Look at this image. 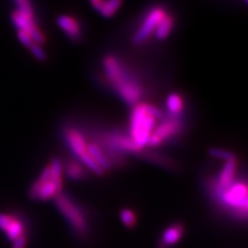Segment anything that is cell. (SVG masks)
<instances>
[{"mask_svg": "<svg viewBox=\"0 0 248 248\" xmlns=\"http://www.w3.org/2000/svg\"><path fill=\"white\" fill-rule=\"evenodd\" d=\"M51 178L50 179L55 183L57 186H59L60 188H62V165L59 159L57 158H54L51 161Z\"/></svg>", "mask_w": 248, "mask_h": 248, "instance_id": "obj_18", "label": "cell"}, {"mask_svg": "<svg viewBox=\"0 0 248 248\" xmlns=\"http://www.w3.org/2000/svg\"><path fill=\"white\" fill-rule=\"evenodd\" d=\"M178 117H179V116L170 115L167 120L162 121L151 134L148 144L147 145L152 147L157 146L164 142L165 140L175 136L178 133H180V130L182 128V123L178 119Z\"/></svg>", "mask_w": 248, "mask_h": 248, "instance_id": "obj_5", "label": "cell"}, {"mask_svg": "<svg viewBox=\"0 0 248 248\" xmlns=\"http://www.w3.org/2000/svg\"><path fill=\"white\" fill-rule=\"evenodd\" d=\"M55 202L59 211L63 214L74 230L84 234L87 231V223L80 209L73 203L71 199L62 195V193H59L55 197Z\"/></svg>", "mask_w": 248, "mask_h": 248, "instance_id": "obj_3", "label": "cell"}, {"mask_svg": "<svg viewBox=\"0 0 248 248\" xmlns=\"http://www.w3.org/2000/svg\"><path fill=\"white\" fill-rule=\"evenodd\" d=\"M12 21L18 30L25 31V32L30 34L34 44L42 46L46 42L43 32L35 24L33 15L16 10L12 14Z\"/></svg>", "mask_w": 248, "mask_h": 248, "instance_id": "obj_4", "label": "cell"}, {"mask_svg": "<svg viewBox=\"0 0 248 248\" xmlns=\"http://www.w3.org/2000/svg\"><path fill=\"white\" fill-rule=\"evenodd\" d=\"M5 234L7 238L12 240V241H14V240H16L21 235L24 234V226H23V223L20 220L14 218L12 224L10 226L9 230L6 231Z\"/></svg>", "mask_w": 248, "mask_h": 248, "instance_id": "obj_19", "label": "cell"}, {"mask_svg": "<svg viewBox=\"0 0 248 248\" xmlns=\"http://www.w3.org/2000/svg\"><path fill=\"white\" fill-rule=\"evenodd\" d=\"M17 36H18V40L20 41V43H21L23 46H27V48H30V46L34 44L33 41H32V38H31V36H30V34H28L27 32H25V31L18 30Z\"/></svg>", "mask_w": 248, "mask_h": 248, "instance_id": "obj_25", "label": "cell"}, {"mask_svg": "<svg viewBox=\"0 0 248 248\" xmlns=\"http://www.w3.org/2000/svg\"><path fill=\"white\" fill-rule=\"evenodd\" d=\"M120 218L124 226L127 228H133L136 223V215L129 209H123L120 213Z\"/></svg>", "mask_w": 248, "mask_h": 248, "instance_id": "obj_21", "label": "cell"}, {"mask_svg": "<svg viewBox=\"0 0 248 248\" xmlns=\"http://www.w3.org/2000/svg\"><path fill=\"white\" fill-rule=\"evenodd\" d=\"M30 52L32 55L38 60V61H45L46 59V54L45 50L42 48L41 45L38 44H33L30 46Z\"/></svg>", "mask_w": 248, "mask_h": 248, "instance_id": "obj_23", "label": "cell"}, {"mask_svg": "<svg viewBox=\"0 0 248 248\" xmlns=\"http://www.w3.org/2000/svg\"><path fill=\"white\" fill-rule=\"evenodd\" d=\"M87 151L90 156L93 158L98 167L102 169L104 172L106 170H108L111 168V162L108 159V157L105 155V153L99 148V146L95 143H91L87 145Z\"/></svg>", "mask_w": 248, "mask_h": 248, "instance_id": "obj_13", "label": "cell"}, {"mask_svg": "<svg viewBox=\"0 0 248 248\" xmlns=\"http://www.w3.org/2000/svg\"><path fill=\"white\" fill-rule=\"evenodd\" d=\"M66 174L73 180H81L85 175V172L79 164L73 161L66 166Z\"/></svg>", "mask_w": 248, "mask_h": 248, "instance_id": "obj_20", "label": "cell"}, {"mask_svg": "<svg viewBox=\"0 0 248 248\" xmlns=\"http://www.w3.org/2000/svg\"><path fill=\"white\" fill-rule=\"evenodd\" d=\"M108 142L112 148H116L121 151H129V152H137L142 149H140L137 144L131 140L130 137L124 136L121 134H115L110 139ZM115 149V150H116Z\"/></svg>", "mask_w": 248, "mask_h": 248, "instance_id": "obj_11", "label": "cell"}, {"mask_svg": "<svg viewBox=\"0 0 248 248\" xmlns=\"http://www.w3.org/2000/svg\"><path fill=\"white\" fill-rule=\"evenodd\" d=\"M224 203L231 207L238 208L244 212L247 210V187L245 184L236 183L232 184L230 187L220 193Z\"/></svg>", "mask_w": 248, "mask_h": 248, "instance_id": "obj_7", "label": "cell"}, {"mask_svg": "<svg viewBox=\"0 0 248 248\" xmlns=\"http://www.w3.org/2000/svg\"><path fill=\"white\" fill-rule=\"evenodd\" d=\"M90 1H91V4L93 5V7H94V9L98 12L100 10V7H102V5H103L104 0H90Z\"/></svg>", "mask_w": 248, "mask_h": 248, "instance_id": "obj_28", "label": "cell"}, {"mask_svg": "<svg viewBox=\"0 0 248 248\" xmlns=\"http://www.w3.org/2000/svg\"><path fill=\"white\" fill-rule=\"evenodd\" d=\"M57 25L59 28L65 32V34L73 41H79L82 35V31L80 24L78 23L76 19H74L71 16L62 15L59 16L56 20Z\"/></svg>", "mask_w": 248, "mask_h": 248, "instance_id": "obj_9", "label": "cell"}, {"mask_svg": "<svg viewBox=\"0 0 248 248\" xmlns=\"http://www.w3.org/2000/svg\"><path fill=\"white\" fill-rule=\"evenodd\" d=\"M183 235V227L181 224H173L168 228L161 237V246L170 247L176 244Z\"/></svg>", "mask_w": 248, "mask_h": 248, "instance_id": "obj_12", "label": "cell"}, {"mask_svg": "<svg viewBox=\"0 0 248 248\" xmlns=\"http://www.w3.org/2000/svg\"><path fill=\"white\" fill-rule=\"evenodd\" d=\"M156 118L151 115L147 104L134 106L130 116V138L140 149L148 144L149 138L156 124Z\"/></svg>", "mask_w": 248, "mask_h": 248, "instance_id": "obj_2", "label": "cell"}, {"mask_svg": "<svg viewBox=\"0 0 248 248\" xmlns=\"http://www.w3.org/2000/svg\"><path fill=\"white\" fill-rule=\"evenodd\" d=\"M26 236L23 234L21 235L19 238H17L16 240H14V244H13V248H25L26 246Z\"/></svg>", "mask_w": 248, "mask_h": 248, "instance_id": "obj_27", "label": "cell"}, {"mask_svg": "<svg viewBox=\"0 0 248 248\" xmlns=\"http://www.w3.org/2000/svg\"><path fill=\"white\" fill-rule=\"evenodd\" d=\"M209 154H210L211 156H213V157L224 159L226 161L236 157L234 153H232V152H230L228 150L219 149V148H211L210 150H209Z\"/></svg>", "mask_w": 248, "mask_h": 248, "instance_id": "obj_22", "label": "cell"}, {"mask_svg": "<svg viewBox=\"0 0 248 248\" xmlns=\"http://www.w3.org/2000/svg\"><path fill=\"white\" fill-rule=\"evenodd\" d=\"M174 27V18L172 16L168 14L165 15V17L160 20L158 25L154 31V34L158 38L159 41H164L172 32V29Z\"/></svg>", "mask_w": 248, "mask_h": 248, "instance_id": "obj_14", "label": "cell"}, {"mask_svg": "<svg viewBox=\"0 0 248 248\" xmlns=\"http://www.w3.org/2000/svg\"><path fill=\"white\" fill-rule=\"evenodd\" d=\"M13 220H14V217L4 213H0V229L6 232V231L9 230L10 226L12 224Z\"/></svg>", "mask_w": 248, "mask_h": 248, "instance_id": "obj_26", "label": "cell"}, {"mask_svg": "<svg viewBox=\"0 0 248 248\" xmlns=\"http://www.w3.org/2000/svg\"><path fill=\"white\" fill-rule=\"evenodd\" d=\"M245 2H247V0H245Z\"/></svg>", "mask_w": 248, "mask_h": 248, "instance_id": "obj_29", "label": "cell"}, {"mask_svg": "<svg viewBox=\"0 0 248 248\" xmlns=\"http://www.w3.org/2000/svg\"><path fill=\"white\" fill-rule=\"evenodd\" d=\"M166 11L161 7H155L147 15L141 27L138 29L136 34L133 37V43L135 45H141L148 38L156 29L160 20L165 17Z\"/></svg>", "mask_w": 248, "mask_h": 248, "instance_id": "obj_6", "label": "cell"}, {"mask_svg": "<svg viewBox=\"0 0 248 248\" xmlns=\"http://www.w3.org/2000/svg\"><path fill=\"white\" fill-rule=\"evenodd\" d=\"M61 189L62 188H60L59 186H57L50 179L49 181H46L42 185L40 191H38L37 199L42 201H46L52 198H55L56 196L59 195Z\"/></svg>", "mask_w": 248, "mask_h": 248, "instance_id": "obj_15", "label": "cell"}, {"mask_svg": "<svg viewBox=\"0 0 248 248\" xmlns=\"http://www.w3.org/2000/svg\"><path fill=\"white\" fill-rule=\"evenodd\" d=\"M122 4V0H104L98 13L105 18H111L117 13Z\"/></svg>", "mask_w": 248, "mask_h": 248, "instance_id": "obj_17", "label": "cell"}, {"mask_svg": "<svg viewBox=\"0 0 248 248\" xmlns=\"http://www.w3.org/2000/svg\"><path fill=\"white\" fill-rule=\"evenodd\" d=\"M108 80L120 97L129 106L139 104L142 96L141 85L131 76L122 62L113 55H108L103 61Z\"/></svg>", "mask_w": 248, "mask_h": 248, "instance_id": "obj_1", "label": "cell"}, {"mask_svg": "<svg viewBox=\"0 0 248 248\" xmlns=\"http://www.w3.org/2000/svg\"><path fill=\"white\" fill-rule=\"evenodd\" d=\"M66 141L69 148L77 155L78 157H81L85 153H87V143L85 141L84 137L77 129L68 128L65 133Z\"/></svg>", "mask_w": 248, "mask_h": 248, "instance_id": "obj_10", "label": "cell"}, {"mask_svg": "<svg viewBox=\"0 0 248 248\" xmlns=\"http://www.w3.org/2000/svg\"><path fill=\"white\" fill-rule=\"evenodd\" d=\"M14 1L18 5L17 10L30 14V15H33L32 5L30 3V0H14Z\"/></svg>", "mask_w": 248, "mask_h": 248, "instance_id": "obj_24", "label": "cell"}, {"mask_svg": "<svg viewBox=\"0 0 248 248\" xmlns=\"http://www.w3.org/2000/svg\"><path fill=\"white\" fill-rule=\"evenodd\" d=\"M236 168H237L236 157L226 161V164H224V167L220 172L218 179H217V184H216V189L219 193L227 190L232 184V180H234V176L236 173Z\"/></svg>", "mask_w": 248, "mask_h": 248, "instance_id": "obj_8", "label": "cell"}, {"mask_svg": "<svg viewBox=\"0 0 248 248\" xmlns=\"http://www.w3.org/2000/svg\"><path fill=\"white\" fill-rule=\"evenodd\" d=\"M167 108L170 115L180 116L183 110V99L177 93H170L167 97Z\"/></svg>", "mask_w": 248, "mask_h": 248, "instance_id": "obj_16", "label": "cell"}]
</instances>
